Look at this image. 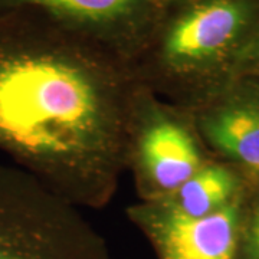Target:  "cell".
Returning a JSON list of instances; mask_svg holds the SVG:
<instances>
[{"label":"cell","mask_w":259,"mask_h":259,"mask_svg":"<svg viewBox=\"0 0 259 259\" xmlns=\"http://www.w3.org/2000/svg\"><path fill=\"white\" fill-rule=\"evenodd\" d=\"M143 91L118 54L35 10L0 12V151L79 209L117 193Z\"/></svg>","instance_id":"6da1fadb"},{"label":"cell","mask_w":259,"mask_h":259,"mask_svg":"<svg viewBox=\"0 0 259 259\" xmlns=\"http://www.w3.org/2000/svg\"><path fill=\"white\" fill-rule=\"evenodd\" d=\"M259 30V0H168L131 65L141 85L185 112L239 75Z\"/></svg>","instance_id":"7a4b0ae2"},{"label":"cell","mask_w":259,"mask_h":259,"mask_svg":"<svg viewBox=\"0 0 259 259\" xmlns=\"http://www.w3.org/2000/svg\"><path fill=\"white\" fill-rule=\"evenodd\" d=\"M0 259H110L78 206L16 166L0 164Z\"/></svg>","instance_id":"3957f363"},{"label":"cell","mask_w":259,"mask_h":259,"mask_svg":"<svg viewBox=\"0 0 259 259\" xmlns=\"http://www.w3.org/2000/svg\"><path fill=\"white\" fill-rule=\"evenodd\" d=\"M206 161L190 115L144 88L134 121L128 166L134 171L140 200L166 199Z\"/></svg>","instance_id":"277c9868"},{"label":"cell","mask_w":259,"mask_h":259,"mask_svg":"<svg viewBox=\"0 0 259 259\" xmlns=\"http://www.w3.org/2000/svg\"><path fill=\"white\" fill-rule=\"evenodd\" d=\"M248 190L218 212L190 218L166 200L127 207L131 222L144 232L161 259H235L243 235Z\"/></svg>","instance_id":"5b68a950"},{"label":"cell","mask_w":259,"mask_h":259,"mask_svg":"<svg viewBox=\"0 0 259 259\" xmlns=\"http://www.w3.org/2000/svg\"><path fill=\"white\" fill-rule=\"evenodd\" d=\"M168 0H0V12L29 9L127 61L146 44Z\"/></svg>","instance_id":"8992f818"},{"label":"cell","mask_w":259,"mask_h":259,"mask_svg":"<svg viewBox=\"0 0 259 259\" xmlns=\"http://www.w3.org/2000/svg\"><path fill=\"white\" fill-rule=\"evenodd\" d=\"M189 115L202 144L259 186V76H238Z\"/></svg>","instance_id":"52a82bcc"},{"label":"cell","mask_w":259,"mask_h":259,"mask_svg":"<svg viewBox=\"0 0 259 259\" xmlns=\"http://www.w3.org/2000/svg\"><path fill=\"white\" fill-rule=\"evenodd\" d=\"M248 190V182L231 164L207 160L193 176L166 199L167 203L190 218L218 212Z\"/></svg>","instance_id":"ba28073f"},{"label":"cell","mask_w":259,"mask_h":259,"mask_svg":"<svg viewBox=\"0 0 259 259\" xmlns=\"http://www.w3.org/2000/svg\"><path fill=\"white\" fill-rule=\"evenodd\" d=\"M255 199L249 203L245 216V228L243 233L246 235V243L249 248L250 256L259 259V186H256V193L252 194Z\"/></svg>","instance_id":"9c48e42d"},{"label":"cell","mask_w":259,"mask_h":259,"mask_svg":"<svg viewBox=\"0 0 259 259\" xmlns=\"http://www.w3.org/2000/svg\"><path fill=\"white\" fill-rule=\"evenodd\" d=\"M239 75L259 76V30L242 55L241 64H239Z\"/></svg>","instance_id":"30bf717a"}]
</instances>
